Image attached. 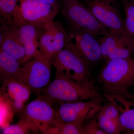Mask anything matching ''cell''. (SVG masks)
I'll use <instances>...</instances> for the list:
<instances>
[{
  "instance_id": "cell-1",
  "label": "cell",
  "mask_w": 134,
  "mask_h": 134,
  "mask_svg": "<svg viewBox=\"0 0 134 134\" xmlns=\"http://www.w3.org/2000/svg\"><path fill=\"white\" fill-rule=\"evenodd\" d=\"M104 97L121 95L131 97L129 90L134 86V59L118 58L105 61L97 76Z\"/></svg>"
},
{
  "instance_id": "cell-2",
  "label": "cell",
  "mask_w": 134,
  "mask_h": 134,
  "mask_svg": "<svg viewBox=\"0 0 134 134\" xmlns=\"http://www.w3.org/2000/svg\"><path fill=\"white\" fill-rule=\"evenodd\" d=\"M38 97L52 105L55 103L105 99L93 79L79 82L56 75L54 80L43 89Z\"/></svg>"
},
{
  "instance_id": "cell-3",
  "label": "cell",
  "mask_w": 134,
  "mask_h": 134,
  "mask_svg": "<svg viewBox=\"0 0 134 134\" xmlns=\"http://www.w3.org/2000/svg\"><path fill=\"white\" fill-rule=\"evenodd\" d=\"M60 11L66 24V29L85 30L97 36L110 31L79 0H61Z\"/></svg>"
},
{
  "instance_id": "cell-4",
  "label": "cell",
  "mask_w": 134,
  "mask_h": 134,
  "mask_svg": "<svg viewBox=\"0 0 134 134\" xmlns=\"http://www.w3.org/2000/svg\"><path fill=\"white\" fill-rule=\"evenodd\" d=\"M55 75L66 77L79 82L93 80L91 66L72 45L69 43L65 48L50 58Z\"/></svg>"
},
{
  "instance_id": "cell-5",
  "label": "cell",
  "mask_w": 134,
  "mask_h": 134,
  "mask_svg": "<svg viewBox=\"0 0 134 134\" xmlns=\"http://www.w3.org/2000/svg\"><path fill=\"white\" fill-rule=\"evenodd\" d=\"M52 66L50 59L41 54L24 63L15 78L38 97L50 83Z\"/></svg>"
},
{
  "instance_id": "cell-6",
  "label": "cell",
  "mask_w": 134,
  "mask_h": 134,
  "mask_svg": "<svg viewBox=\"0 0 134 134\" xmlns=\"http://www.w3.org/2000/svg\"><path fill=\"white\" fill-rule=\"evenodd\" d=\"M18 115L19 121L30 130L46 134L56 120V111L52 105L40 97L25 106Z\"/></svg>"
},
{
  "instance_id": "cell-7",
  "label": "cell",
  "mask_w": 134,
  "mask_h": 134,
  "mask_svg": "<svg viewBox=\"0 0 134 134\" xmlns=\"http://www.w3.org/2000/svg\"><path fill=\"white\" fill-rule=\"evenodd\" d=\"M105 99H96L61 104L56 111L55 122L83 125L86 121L96 117Z\"/></svg>"
},
{
  "instance_id": "cell-8",
  "label": "cell",
  "mask_w": 134,
  "mask_h": 134,
  "mask_svg": "<svg viewBox=\"0 0 134 134\" xmlns=\"http://www.w3.org/2000/svg\"><path fill=\"white\" fill-rule=\"evenodd\" d=\"M102 59L132 58L134 55V38L126 31H110L98 37Z\"/></svg>"
},
{
  "instance_id": "cell-9",
  "label": "cell",
  "mask_w": 134,
  "mask_h": 134,
  "mask_svg": "<svg viewBox=\"0 0 134 134\" xmlns=\"http://www.w3.org/2000/svg\"><path fill=\"white\" fill-rule=\"evenodd\" d=\"M39 29V45L42 55L50 59L67 45L68 34L61 22L53 20Z\"/></svg>"
},
{
  "instance_id": "cell-10",
  "label": "cell",
  "mask_w": 134,
  "mask_h": 134,
  "mask_svg": "<svg viewBox=\"0 0 134 134\" xmlns=\"http://www.w3.org/2000/svg\"><path fill=\"white\" fill-rule=\"evenodd\" d=\"M119 0H87L84 4L111 31H126Z\"/></svg>"
},
{
  "instance_id": "cell-11",
  "label": "cell",
  "mask_w": 134,
  "mask_h": 134,
  "mask_svg": "<svg viewBox=\"0 0 134 134\" xmlns=\"http://www.w3.org/2000/svg\"><path fill=\"white\" fill-rule=\"evenodd\" d=\"M59 12L39 0H21L14 19H19L40 27L54 20Z\"/></svg>"
},
{
  "instance_id": "cell-12",
  "label": "cell",
  "mask_w": 134,
  "mask_h": 134,
  "mask_svg": "<svg viewBox=\"0 0 134 134\" xmlns=\"http://www.w3.org/2000/svg\"><path fill=\"white\" fill-rule=\"evenodd\" d=\"M68 43L72 45L91 66L102 60L101 47L98 37L85 30L67 29Z\"/></svg>"
},
{
  "instance_id": "cell-13",
  "label": "cell",
  "mask_w": 134,
  "mask_h": 134,
  "mask_svg": "<svg viewBox=\"0 0 134 134\" xmlns=\"http://www.w3.org/2000/svg\"><path fill=\"white\" fill-rule=\"evenodd\" d=\"M31 93L29 88L14 77L6 79L2 82L1 97L14 113L18 114L21 111Z\"/></svg>"
},
{
  "instance_id": "cell-14",
  "label": "cell",
  "mask_w": 134,
  "mask_h": 134,
  "mask_svg": "<svg viewBox=\"0 0 134 134\" xmlns=\"http://www.w3.org/2000/svg\"><path fill=\"white\" fill-rule=\"evenodd\" d=\"M0 50L16 60L23 66L25 51L18 31L14 23L8 24L0 22Z\"/></svg>"
},
{
  "instance_id": "cell-15",
  "label": "cell",
  "mask_w": 134,
  "mask_h": 134,
  "mask_svg": "<svg viewBox=\"0 0 134 134\" xmlns=\"http://www.w3.org/2000/svg\"><path fill=\"white\" fill-rule=\"evenodd\" d=\"M16 26L19 37L25 51L24 64L34 58L41 55L39 45V27L15 19L13 22Z\"/></svg>"
},
{
  "instance_id": "cell-16",
  "label": "cell",
  "mask_w": 134,
  "mask_h": 134,
  "mask_svg": "<svg viewBox=\"0 0 134 134\" xmlns=\"http://www.w3.org/2000/svg\"><path fill=\"white\" fill-rule=\"evenodd\" d=\"M119 111L120 122L122 132L134 134V96L131 97L121 95L105 96Z\"/></svg>"
},
{
  "instance_id": "cell-17",
  "label": "cell",
  "mask_w": 134,
  "mask_h": 134,
  "mask_svg": "<svg viewBox=\"0 0 134 134\" xmlns=\"http://www.w3.org/2000/svg\"><path fill=\"white\" fill-rule=\"evenodd\" d=\"M19 63L7 53L0 50V77L1 82L14 77L21 67Z\"/></svg>"
},
{
  "instance_id": "cell-18",
  "label": "cell",
  "mask_w": 134,
  "mask_h": 134,
  "mask_svg": "<svg viewBox=\"0 0 134 134\" xmlns=\"http://www.w3.org/2000/svg\"><path fill=\"white\" fill-rule=\"evenodd\" d=\"M21 0H0V21L10 24L19 7Z\"/></svg>"
},
{
  "instance_id": "cell-19",
  "label": "cell",
  "mask_w": 134,
  "mask_h": 134,
  "mask_svg": "<svg viewBox=\"0 0 134 134\" xmlns=\"http://www.w3.org/2000/svg\"><path fill=\"white\" fill-rule=\"evenodd\" d=\"M83 125L55 121L47 130L46 134H83Z\"/></svg>"
},
{
  "instance_id": "cell-20",
  "label": "cell",
  "mask_w": 134,
  "mask_h": 134,
  "mask_svg": "<svg viewBox=\"0 0 134 134\" xmlns=\"http://www.w3.org/2000/svg\"><path fill=\"white\" fill-rule=\"evenodd\" d=\"M96 117L99 126L107 134H118L122 132L121 129L100 109Z\"/></svg>"
},
{
  "instance_id": "cell-21",
  "label": "cell",
  "mask_w": 134,
  "mask_h": 134,
  "mask_svg": "<svg viewBox=\"0 0 134 134\" xmlns=\"http://www.w3.org/2000/svg\"><path fill=\"white\" fill-rule=\"evenodd\" d=\"M123 4L125 14V30L129 35L134 38V3L126 1Z\"/></svg>"
},
{
  "instance_id": "cell-22",
  "label": "cell",
  "mask_w": 134,
  "mask_h": 134,
  "mask_svg": "<svg viewBox=\"0 0 134 134\" xmlns=\"http://www.w3.org/2000/svg\"><path fill=\"white\" fill-rule=\"evenodd\" d=\"M100 110L105 114V115L112 120L115 125L122 130L120 124L119 111L115 105L109 101L107 103L105 102V104L102 105Z\"/></svg>"
},
{
  "instance_id": "cell-23",
  "label": "cell",
  "mask_w": 134,
  "mask_h": 134,
  "mask_svg": "<svg viewBox=\"0 0 134 134\" xmlns=\"http://www.w3.org/2000/svg\"><path fill=\"white\" fill-rule=\"evenodd\" d=\"M83 133V134H107L99 127L96 117L84 123Z\"/></svg>"
},
{
  "instance_id": "cell-24",
  "label": "cell",
  "mask_w": 134,
  "mask_h": 134,
  "mask_svg": "<svg viewBox=\"0 0 134 134\" xmlns=\"http://www.w3.org/2000/svg\"><path fill=\"white\" fill-rule=\"evenodd\" d=\"M30 130L23 123L19 121L16 125H10L4 128L2 133L5 134H24L29 133Z\"/></svg>"
},
{
  "instance_id": "cell-25",
  "label": "cell",
  "mask_w": 134,
  "mask_h": 134,
  "mask_svg": "<svg viewBox=\"0 0 134 134\" xmlns=\"http://www.w3.org/2000/svg\"><path fill=\"white\" fill-rule=\"evenodd\" d=\"M46 3L49 4L60 11L61 0H39Z\"/></svg>"
},
{
  "instance_id": "cell-26",
  "label": "cell",
  "mask_w": 134,
  "mask_h": 134,
  "mask_svg": "<svg viewBox=\"0 0 134 134\" xmlns=\"http://www.w3.org/2000/svg\"><path fill=\"white\" fill-rule=\"evenodd\" d=\"M80 1H81V2L82 3H85V2H86V1L87 0H79Z\"/></svg>"
},
{
  "instance_id": "cell-27",
  "label": "cell",
  "mask_w": 134,
  "mask_h": 134,
  "mask_svg": "<svg viewBox=\"0 0 134 134\" xmlns=\"http://www.w3.org/2000/svg\"><path fill=\"white\" fill-rule=\"evenodd\" d=\"M119 1H121L123 3L127 1V0H119Z\"/></svg>"
},
{
  "instance_id": "cell-28",
  "label": "cell",
  "mask_w": 134,
  "mask_h": 134,
  "mask_svg": "<svg viewBox=\"0 0 134 134\" xmlns=\"http://www.w3.org/2000/svg\"><path fill=\"white\" fill-rule=\"evenodd\" d=\"M127 1L131 2H134V0H127Z\"/></svg>"
},
{
  "instance_id": "cell-29",
  "label": "cell",
  "mask_w": 134,
  "mask_h": 134,
  "mask_svg": "<svg viewBox=\"0 0 134 134\" xmlns=\"http://www.w3.org/2000/svg\"><path fill=\"white\" fill-rule=\"evenodd\" d=\"M133 2V3H134V2Z\"/></svg>"
}]
</instances>
